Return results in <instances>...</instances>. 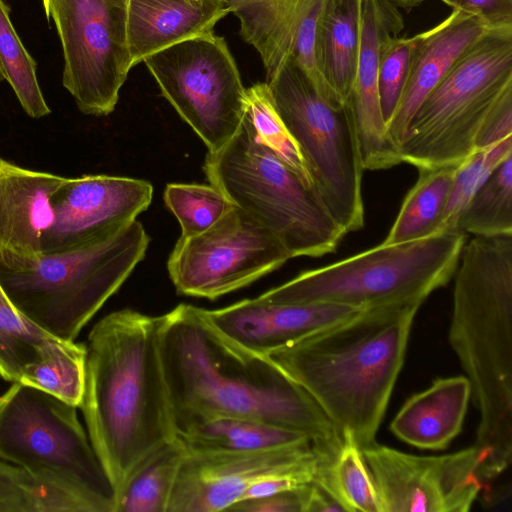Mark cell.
<instances>
[{"label": "cell", "instance_id": "f35d334b", "mask_svg": "<svg viewBox=\"0 0 512 512\" xmlns=\"http://www.w3.org/2000/svg\"><path fill=\"white\" fill-rule=\"evenodd\" d=\"M456 9L479 17L489 28L512 26V0H459Z\"/></svg>", "mask_w": 512, "mask_h": 512}, {"label": "cell", "instance_id": "8fae6325", "mask_svg": "<svg viewBox=\"0 0 512 512\" xmlns=\"http://www.w3.org/2000/svg\"><path fill=\"white\" fill-rule=\"evenodd\" d=\"M161 94L214 152L239 129L246 88L223 37L195 36L144 59Z\"/></svg>", "mask_w": 512, "mask_h": 512}, {"label": "cell", "instance_id": "74e56055", "mask_svg": "<svg viewBox=\"0 0 512 512\" xmlns=\"http://www.w3.org/2000/svg\"><path fill=\"white\" fill-rule=\"evenodd\" d=\"M309 484L264 497L241 500L229 507L227 511L304 512Z\"/></svg>", "mask_w": 512, "mask_h": 512}, {"label": "cell", "instance_id": "83f0119b", "mask_svg": "<svg viewBox=\"0 0 512 512\" xmlns=\"http://www.w3.org/2000/svg\"><path fill=\"white\" fill-rule=\"evenodd\" d=\"M347 512H380L374 480L362 450L343 440L333 457L323 460L314 482Z\"/></svg>", "mask_w": 512, "mask_h": 512}, {"label": "cell", "instance_id": "d6a6232c", "mask_svg": "<svg viewBox=\"0 0 512 512\" xmlns=\"http://www.w3.org/2000/svg\"><path fill=\"white\" fill-rule=\"evenodd\" d=\"M0 512H82L65 494L0 459Z\"/></svg>", "mask_w": 512, "mask_h": 512}, {"label": "cell", "instance_id": "b9f144b4", "mask_svg": "<svg viewBox=\"0 0 512 512\" xmlns=\"http://www.w3.org/2000/svg\"><path fill=\"white\" fill-rule=\"evenodd\" d=\"M441 1L444 2L445 4H447L448 6H450L452 9H456L458 6L459 0H441Z\"/></svg>", "mask_w": 512, "mask_h": 512}, {"label": "cell", "instance_id": "5b68a950", "mask_svg": "<svg viewBox=\"0 0 512 512\" xmlns=\"http://www.w3.org/2000/svg\"><path fill=\"white\" fill-rule=\"evenodd\" d=\"M512 93V26L489 28L453 62L421 103L398 146L418 171L457 167L502 99Z\"/></svg>", "mask_w": 512, "mask_h": 512}, {"label": "cell", "instance_id": "5bb4252c", "mask_svg": "<svg viewBox=\"0 0 512 512\" xmlns=\"http://www.w3.org/2000/svg\"><path fill=\"white\" fill-rule=\"evenodd\" d=\"M362 453L380 512H468L482 490L475 445L440 456H418L375 441Z\"/></svg>", "mask_w": 512, "mask_h": 512}, {"label": "cell", "instance_id": "6da1fadb", "mask_svg": "<svg viewBox=\"0 0 512 512\" xmlns=\"http://www.w3.org/2000/svg\"><path fill=\"white\" fill-rule=\"evenodd\" d=\"M161 358L175 429L217 415L252 418L307 434L317 449L343 443L315 400L268 356L218 330L205 309L163 315Z\"/></svg>", "mask_w": 512, "mask_h": 512}, {"label": "cell", "instance_id": "277c9868", "mask_svg": "<svg viewBox=\"0 0 512 512\" xmlns=\"http://www.w3.org/2000/svg\"><path fill=\"white\" fill-rule=\"evenodd\" d=\"M449 342L479 410V474L491 480L512 460V234L473 236L454 276Z\"/></svg>", "mask_w": 512, "mask_h": 512}, {"label": "cell", "instance_id": "f1b7e54d", "mask_svg": "<svg viewBox=\"0 0 512 512\" xmlns=\"http://www.w3.org/2000/svg\"><path fill=\"white\" fill-rule=\"evenodd\" d=\"M85 345L55 339L42 357L28 366L20 383L80 407L85 387Z\"/></svg>", "mask_w": 512, "mask_h": 512}, {"label": "cell", "instance_id": "2e32d148", "mask_svg": "<svg viewBox=\"0 0 512 512\" xmlns=\"http://www.w3.org/2000/svg\"><path fill=\"white\" fill-rule=\"evenodd\" d=\"M330 455L313 442L233 454H186L167 512L227 511L254 483L274 474L316 470Z\"/></svg>", "mask_w": 512, "mask_h": 512}, {"label": "cell", "instance_id": "44dd1931", "mask_svg": "<svg viewBox=\"0 0 512 512\" xmlns=\"http://www.w3.org/2000/svg\"><path fill=\"white\" fill-rule=\"evenodd\" d=\"M228 13L222 0H128L132 67L160 50L213 32L215 24Z\"/></svg>", "mask_w": 512, "mask_h": 512}, {"label": "cell", "instance_id": "4316f807", "mask_svg": "<svg viewBox=\"0 0 512 512\" xmlns=\"http://www.w3.org/2000/svg\"><path fill=\"white\" fill-rule=\"evenodd\" d=\"M457 167L419 171L384 244L403 243L438 233Z\"/></svg>", "mask_w": 512, "mask_h": 512}, {"label": "cell", "instance_id": "ee69618b", "mask_svg": "<svg viewBox=\"0 0 512 512\" xmlns=\"http://www.w3.org/2000/svg\"><path fill=\"white\" fill-rule=\"evenodd\" d=\"M0 79H1V76H0Z\"/></svg>", "mask_w": 512, "mask_h": 512}, {"label": "cell", "instance_id": "d6986e66", "mask_svg": "<svg viewBox=\"0 0 512 512\" xmlns=\"http://www.w3.org/2000/svg\"><path fill=\"white\" fill-rule=\"evenodd\" d=\"M64 179L0 158V266L23 268L42 255L53 218L51 197Z\"/></svg>", "mask_w": 512, "mask_h": 512}, {"label": "cell", "instance_id": "9a60e30c", "mask_svg": "<svg viewBox=\"0 0 512 512\" xmlns=\"http://www.w3.org/2000/svg\"><path fill=\"white\" fill-rule=\"evenodd\" d=\"M150 182L128 177L85 175L65 178L51 197L52 222L42 254L68 253L99 243L145 211Z\"/></svg>", "mask_w": 512, "mask_h": 512}, {"label": "cell", "instance_id": "d4e9b609", "mask_svg": "<svg viewBox=\"0 0 512 512\" xmlns=\"http://www.w3.org/2000/svg\"><path fill=\"white\" fill-rule=\"evenodd\" d=\"M361 0H323L316 23L315 55L320 73L346 104L360 44Z\"/></svg>", "mask_w": 512, "mask_h": 512}, {"label": "cell", "instance_id": "7a4b0ae2", "mask_svg": "<svg viewBox=\"0 0 512 512\" xmlns=\"http://www.w3.org/2000/svg\"><path fill=\"white\" fill-rule=\"evenodd\" d=\"M163 315L114 311L85 345L81 408L87 433L117 492L150 452L176 437L161 358Z\"/></svg>", "mask_w": 512, "mask_h": 512}, {"label": "cell", "instance_id": "4dcf8cb0", "mask_svg": "<svg viewBox=\"0 0 512 512\" xmlns=\"http://www.w3.org/2000/svg\"><path fill=\"white\" fill-rule=\"evenodd\" d=\"M0 76L10 84L30 117L50 114L37 80L36 62L16 33L3 0H0Z\"/></svg>", "mask_w": 512, "mask_h": 512}, {"label": "cell", "instance_id": "7bdbcfd3", "mask_svg": "<svg viewBox=\"0 0 512 512\" xmlns=\"http://www.w3.org/2000/svg\"><path fill=\"white\" fill-rule=\"evenodd\" d=\"M0 303H10L0 287Z\"/></svg>", "mask_w": 512, "mask_h": 512}, {"label": "cell", "instance_id": "1f68e13d", "mask_svg": "<svg viewBox=\"0 0 512 512\" xmlns=\"http://www.w3.org/2000/svg\"><path fill=\"white\" fill-rule=\"evenodd\" d=\"M55 339L10 303H0V376L12 383L19 382L25 369L38 361Z\"/></svg>", "mask_w": 512, "mask_h": 512}, {"label": "cell", "instance_id": "52a82bcc", "mask_svg": "<svg viewBox=\"0 0 512 512\" xmlns=\"http://www.w3.org/2000/svg\"><path fill=\"white\" fill-rule=\"evenodd\" d=\"M149 240L134 220L94 245L42 254L19 269L0 266V287L31 323L57 339L74 341L144 258Z\"/></svg>", "mask_w": 512, "mask_h": 512}, {"label": "cell", "instance_id": "f546056e", "mask_svg": "<svg viewBox=\"0 0 512 512\" xmlns=\"http://www.w3.org/2000/svg\"><path fill=\"white\" fill-rule=\"evenodd\" d=\"M456 229L473 236L512 234V155L473 195L462 210Z\"/></svg>", "mask_w": 512, "mask_h": 512}, {"label": "cell", "instance_id": "7402d4cb", "mask_svg": "<svg viewBox=\"0 0 512 512\" xmlns=\"http://www.w3.org/2000/svg\"><path fill=\"white\" fill-rule=\"evenodd\" d=\"M470 398L467 377L438 378L429 388L406 400L390 430L417 448L444 449L461 432Z\"/></svg>", "mask_w": 512, "mask_h": 512}, {"label": "cell", "instance_id": "603a6c76", "mask_svg": "<svg viewBox=\"0 0 512 512\" xmlns=\"http://www.w3.org/2000/svg\"><path fill=\"white\" fill-rule=\"evenodd\" d=\"M240 21V35L272 77L292 57L301 30L322 0H222Z\"/></svg>", "mask_w": 512, "mask_h": 512}, {"label": "cell", "instance_id": "e0dca14e", "mask_svg": "<svg viewBox=\"0 0 512 512\" xmlns=\"http://www.w3.org/2000/svg\"><path fill=\"white\" fill-rule=\"evenodd\" d=\"M398 8L389 0H361L359 53L346 105L354 116L364 170L389 169L401 163L398 148L387 135L378 92L382 45L404 28Z\"/></svg>", "mask_w": 512, "mask_h": 512}, {"label": "cell", "instance_id": "ffe728a7", "mask_svg": "<svg viewBox=\"0 0 512 512\" xmlns=\"http://www.w3.org/2000/svg\"><path fill=\"white\" fill-rule=\"evenodd\" d=\"M488 29L479 17L452 9L443 21L416 35L406 81L397 108L386 125L387 135L397 148L424 99L459 55Z\"/></svg>", "mask_w": 512, "mask_h": 512}, {"label": "cell", "instance_id": "ac0fdd59", "mask_svg": "<svg viewBox=\"0 0 512 512\" xmlns=\"http://www.w3.org/2000/svg\"><path fill=\"white\" fill-rule=\"evenodd\" d=\"M360 310L337 304L273 302L260 295L205 312L224 335L257 354L269 356Z\"/></svg>", "mask_w": 512, "mask_h": 512}, {"label": "cell", "instance_id": "4fadbf2b", "mask_svg": "<svg viewBox=\"0 0 512 512\" xmlns=\"http://www.w3.org/2000/svg\"><path fill=\"white\" fill-rule=\"evenodd\" d=\"M290 258L273 233L233 205L202 233L181 236L167 268L178 293L215 300L253 283Z\"/></svg>", "mask_w": 512, "mask_h": 512}, {"label": "cell", "instance_id": "cb8c5ba5", "mask_svg": "<svg viewBox=\"0 0 512 512\" xmlns=\"http://www.w3.org/2000/svg\"><path fill=\"white\" fill-rule=\"evenodd\" d=\"M187 454H233L313 442L305 433L264 421L231 415L205 418L176 430Z\"/></svg>", "mask_w": 512, "mask_h": 512}, {"label": "cell", "instance_id": "8d00e7d4", "mask_svg": "<svg viewBox=\"0 0 512 512\" xmlns=\"http://www.w3.org/2000/svg\"><path fill=\"white\" fill-rule=\"evenodd\" d=\"M415 44L416 35L392 36L382 45L378 66V92L386 125L397 108Z\"/></svg>", "mask_w": 512, "mask_h": 512}, {"label": "cell", "instance_id": "8992f818", "mask_svg": "<svg viewBox=\"0 0 512 512\" xmlns=\"http://www.w3.org/2000/svg\"><path fill=\"white\" fill-rule=\"evenodd\" d=\"M203 168L210 184L273 233L291 258L333 253L346 235L312 187L259 140L247 110Z\"/></svg>", "mask_w": 512, "mask_h": 512}, {"label": "cell", "instance_id": "9c48e42d", "mask_svg": "<svg viewBox=\"0 0 512 512\" xmlns=\"http://www.w3.org/2000/svg\"><path fill=\"white\" fill-rule=\"evenodd\" d=\"M0 459L72 500L82 512H115L116 491L77 407L14 382L0 395Z\"/></svg>", "mask_w": 512, "mask_h": 512}, {"label": "cell", "instance_id": "7c38bea8", "mask_svg": "<svg viewBox=\"0 0 512 512\" xmlns=\"http://www.w3.org/2000/svg\"><path fill=\"white\" fill-rule=\"evenodd\" d=\"M64 55L63 86L87 115L110 114L132 68L128 0H43Z\"/></svg>", "mask_w": 512, "mask_h": 512}, {"label": "cell", "instance_id": "d590c367", "mask_svg": "<svg viewBox=\"0 0 512 512\" xmlns=\"http://www.w3.org/2000/svg\"><path fill=\"white\" fill-rule=\"evenodd\" d=\"M246 110L259 140L311 186L299 149L275 109L266 82L246 89Z\"/></svg>", "mask_w": 512, "mask_h": 512}, {"label": "cell", "instance_id": "ab89813d", "mask_svg": "<svg viewBox=\"0 0 512 512\" xmlns=\"http://www.w3.org/2000/svg\"><path fill=\"white\" fill-rule=\"evenodd\" d=\"M344 511L340 504L323 488L310 483L307 489L304 512Z\"/></svg>", "mask_w": 512, "mask_h": 512}, {"label": "cell", "instance_id": "30bf717a", "mask_svg": "<svg viewBox=\"0 0 512 512\" xmlns=\"http://www.w3.org/2000/svg\"><path fill=\"white\" fill-rule=\"evenodd\" d=\"M266 84L299 149L313 191L346 234L360 230L364 168L351 109L326 101L292 58Z\"/></svg>", "mask_w": 512, "mask_h": 512}, {"label": "cell", "instance_id": "3957f363", "mask_svg": "<svg viewBox=\"0 0 512 512\" xmlns=\"http://www.w3.org/2000/svg\"><path fill=\"white\" fill-rule=\"evenodd\" d=\"M421 305L360 310L268 357L315 400L342 440L362 450L376 441Z\"/></svg>", "mask_w": 512, "mask_h": 512}, {"label": "cell", "instance_id": "60d3db41", "mask_svg": "<svg viewBox=\"0 0 512 512\" xmlns=\"http://www.w3.org/2000/svg\"><path fill=\"white\" fill-rule=\"evenodd\" d=\"M393 2L398 7L404 8V9H410L413 7H416L423 3L426 0H389Z\"/></svg>", "mask_w": 512, "mask_h": 512}, {"label": "cell", "instance_id": "e575fe53", "mask_svg": "<svg viewBox=\"0 0 512 512\" xmlns=\"http://www.w3.org/2000/svg\"><path fill=\"white\" fill-rule=\"evenodd\" d=\"M511 155L512 137H508L488 146L477 148L457 166L438 233L457 230L456 224L464 207L493 171Z\"/></svg>", "mask_w": 512, "mask_h": 512}, {"label": "cell", "instance_id": "484cf974", "mask_svg": "<svg viewBox=\"0 0 512 512\" xmlns=\"http://www.w3.org/2000/svg\"><path fill=\"white\" fill-rule=\"evenodd\" d=\"M186 454L176 437L150 452L116 492L115 512H167Z\"/></svg>", "mask_w": 512, "mask_h": 512}, {"label": "cell", "instance_id": "ba28073f", "mask_svg": "<svg viewBox=\"0 0 512 512\" xmlns=\"http://www.w3.org/2000/svg\"><path fill=\"white\" fill-rule=\"evenodd\" d=\"M460 230L384 244L304 271L261 296L269 301L368 309L419 303L454 276L466 242Z\"/></svg>", "mask_w": 512, "mask_h": 512}, {"label": "cell", "instance_id": "836d02e7", "mask_svg": "<svg viewBox=\"0 0 512 512\" xmlns=\"http://www.w3.org/2000/svg\"><path fill=\"white\" fill-rule=\"evenodd\" d=\"M164 202L181 226V236H194L223 217L233 204L213 185L168 184Z\"/></svg>", "mask_w": 512, "mask_h": 512}]
</instances>
